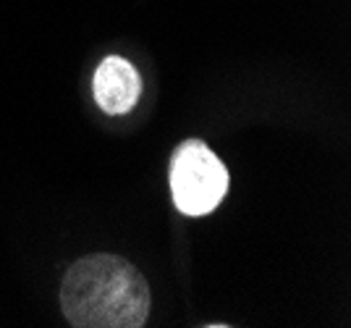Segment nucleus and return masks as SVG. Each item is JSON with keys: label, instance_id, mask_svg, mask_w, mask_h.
I'll list each match as a JSON object with an SVG mask.
<instances>
[{"label": "nucleus", "instance_id": "obj_1", "mask_svg": "<svg viewBox=\"0 0 351 328\" xmlns=\"http://www.w3.org/2000/svg\"><path fill=\"white\" fill-rule=\"evenodd\" d=\"M60 307L76 328H142L149 315V286L129 260L87 255L63 276Z\"/></svg>", "mask_w": 351, "mask_h": 328}, {"label": "nucleus", "instance_id": "obj_2", "mask_svg": "<svg viewBox=\"0 0 351 328\" xmlns=\"http://www.w3.org/2000/svg\"><path fill=\"white\" fill-rule=\"evenodd\" d=\"M228 189V171L213 150L199 139H189L173 152L171 194L184 215H207L220 205Z\"/></svg>", "mask_w": 351, "mask_h": 328}, {"label": "nucleus", "instance_id": "obj_3", "mask_svg": "<svg viewBox=\"0 0 351 328\" xmlns=\"http://www.w3.org/2000/svg\"><path fill=\"white\" fill-rule=\"evenodd\" d=\"M142 95L139 71L121 56L105 58L95 71V100L110 116L129 113Z\"/></svg>", "mask_w": 351, "mask_h": 328}]
</instances>
